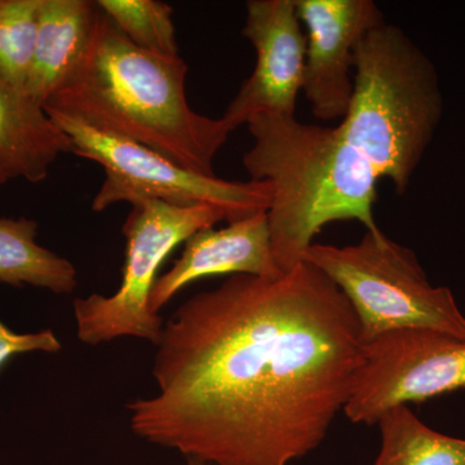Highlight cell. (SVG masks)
<instances>
[{"mask_svg": "<svg viewBox=\"0 0 465 465\" xmlns=\"http://www.w3.org/2000/svg\"><path fill=\"white\" fill-rule=\"evenodd\" d=\"M99 7L90 0H42L25 94L45 108L90 48Z\"/></svg>", "mask_w": 465, "mask_h": 465, "instance_id": "7c38bea8", "label": "cell"}, {"mask_svg": "<svg viewBox=\"0 0 465 465\" xmlns=\"http://www.w3.org/2000/svg\"><path fill=\"white\" fill-rule=\"evenodd\" d=\"M362 345L353 308L316 266L231 275L163 324L158 391L128 403L131 430L211 465H293L344 410Z\"/></svg>", "mask_w": 465, "mask_h": 465, "instance_id": "6da1fadb", "label": "cell"}, {"mask_svg": "<svg viewBox=\"0 0 465 465\" xmlns=\"http://www.w3.org/2000/svg\"><path fill=\"white\" fill-rule=\"evenodd\" d=\"M223 274H282L272 252L266 213L228 223L219 231L208 228L193 234L185 242L182 256L153 287L150 311L158 314L183 287L201 278Z\"/></svg>", "mask_w": 465, "mask_h": 465, "instance_id": "8fae6325", "label": "cell"}, {"mask_svg": "<svg viewBox=\"0 0 465 465\" xmlns=\"http://www.w3.org/2000/svg\"><path fill=\"white\" fill-rule=\"evenodd\" d=\"M97 7L136 47L179 56L173 8L159 0H99Z\"/></svg>", "mask_w": 465, "mask_h": 465, "instance_id": "2e32d148", "label": "cell"}, {"mask_svg": "<svg viewBox=\"0 0 465 465\" xmlns=\"http://www.w3.org/2000/svg\"><path fill=\"white\" fill-rule=\"evenodd\" d=\"M186 465H211V464L206 463V461L200 460V459L188 458V459H186Z\"/></svg>", "mask_w": 465, "mask_h": 465, "instance_id": "d6986e66", "label": "cell"}, {"mask_svg": "<svg viewBox=\"0 0 465 465\" xmlns=\"http://www.w3.org/2000/svg\"><path fill=\"white\" fill-rule=\"evenodd\" d=\"M42 0H0V79L25 92Z\"/></svg>", "mask_w": 465, "mask_h": 465, "instance_id": "e0dca14e", "label": "cell"}, {"mask_svg": "<svg viewBox=\"0 0 465 465\" xmlns=\"http://www.w3.org/2000/svg\"><path fill=\"white\" fill-rule=\"evenodd\" d=\"M302 25L295 0L246 3L242 33L255 50L256 63L222 116L232 131L258 114L295 115L307 56Z\"/></svg>", "mask_w": 465, "mask_h": 465, "instance_id": "9c48e42d", "label": "cell"}, {"mask_svg": "<svg viewBox=\"0 0 465 465\" xmlns=\"http://www.w3.org/2000/svg\"><path fill=\"white\" fill-rule=\"evenodd\" d=\"M61 349L63 344L58 341L54 330L45 329L38 332L18 333L0 321V370L18 354L32 353V351L58 353Z\"/></svg>", "mask_w": 465, "mask_h": 465, "instance_id": "ac0fdd59", "label": "cell"}, {"mask_svg": "<svg viewBox=\"0 0 465 465\" xmlns=\"http://www.w3.org/2000/svg\"><path fill=\"white\" fill-rule=\"evenodd\" d=\"M442 112L432 61L401 27H371L358 43L353 96L338 127L397 194L409 188Z\"/></svg>", "mask_w": 465, "mask_h": 465, "instance_id": "277c9868", "label": "cell"}, {"mask_svg": "<svg viewBox=\"0 0 465 465\" xmlns=\"http://www.w3.org/2000/svg\"><path fill=\"white\" fill-rule=\"evenodd\" d=\"M378 425L381 442L374 465H465V440L437 432L407 406L391 410Z\"/></svg>", "mask_w": 465, "mask_h": 465, "instance_id": "9a60e30c", "label": "cell"}, {"mask_svg": "<svg viewBox=\"0 0 465 465\" xmlns=\"http://www.w3.org/2000/svg\"><path fill=\"white\" fill-rule=\"evenodd\" d=\"M304 262L344 293L362 342L399 330H432L465 341V316L451 290L433 286L414 251L382 232H366L351 246L312 244Z\"/></svg>", "mask_w": 465, "mask_h": 465, "instance_id": "5b68a950", "label": "cell"}, {"mask_svg": "<svg viewBox=\"0 0 465 465\" xmlns=\"http://www.w3.org/2000/svg\"><path fill=\"white\" fill-rule=\"evenodd\" d=\"M253 143L243 166L272 185L266 219L281 273L304 262L324 226L357 220L381 232L374 216L378 173L336 127L302 124L295 115L258 114L247 122Z\"/></svg>", "mask_w": 465, "mask_h": 465, "instance_id": "3957f363", "label": "cell"}, {"mask_svg": "<svg viewBox=\"0 0 465 465\" xmlns=\"http://www.w3.org/2000/svg\"><path fill=\"white\" fill-rule=\"evenodd\" d=\"M35 220L0 219V283L39 287L56 295L74 292L76 269L69 260L36 242Z\"/></svg>", "mask_w": 465, "mask_h": 465, "instance_id": "5bb4252c", "label": "cell"}, {"mask_svg": "<svg viewBox=\"0 0 465 465\" xmlns=\"http://www.w3.org/2000/svg\"><path fill=\"white\" fill-rule=\"evenodd\" d=\"M45 112L69 137L72 154L105 170L103 185L92 201L94 213L121 202L155 200L183 207L208 204L222 210L226 222L232 223L266 213L271 206L273 192L269 183L229 182L195 173L154 150L103 133L75 116L52 109Z\"/></svg>", "mask_w": 465, "mask_h": 465, "instance_id": "8992f818", "label": "cell"}, {"mask_svg": "<svg viewBox=\"0 0 465 465\" xmlns=\"http://www.w3.org/2000/svg\"><path fill=\"white\" fill-rule=\"evenodd\" d=\"M9 182V180L7 179V177L5 176V174H3L2 173H0V185H3V183H5Z\"/></svg>", "mask_w": 465, "mask_h": 465, "instance_id": "ffe728a7", "label": "cell"}, {"mask_svg": "<svg viewBox=\"0 0 465 465\" xmlns=\"http://www.w3.org/2000/svg\"><path fill=\"white\" fill-rule=\"evenodd\" d=\"M220 222H226L225 213L208 204L183 207L155 200L133 204L122 229L127 246L121 286L113 295L92 293L73 302L79 341L99 345L137 338L157 347L164 322L150 311L149 300L159 268L193 234Z\"/></svg>", "mask_w": 465, "mask_h": 465, "instance_id": "52a82bcc", "label": "cell"}, {"mask_svg": "<svg viewBox=\"0 0 465 465\" xmlns=\"http://www.w3.org/2000/svg\"><path fill=\"white\" fill-rule=\"evenodd\" d=\"M72 152L69 137L45 109L0 79V173L42 183L58 157Z\"/></svg>", "mask_w": 465, "mask_h": 465, "instance_id": "4fadbf2b", "label": "cell"}, {"mask_svg": "<svg viewBox=\"0 0 465 465\" xmlns=\"http://www.w3.org/2000/svg\"><path fill=\"white\" fill-rule=\"evenodd\" d=\"M307 29L302 88L321 121L347 115L354 84V54L371 27L384 21L372 0H295Z\"/></svg>", "mask_w": 465, "mask_h": 465, "instance_id": "30bf717a", "label": "cell"}, {"mask_svg": "<svg viewBox=\"0 0 465 465\" xmlns=\"http://www.w3.org/2000/svg\"><path fill=\"white\" fill-rule=\"evenodd\" d=\"M465 390V341L432 330H399L363 342L344 410L356 424H378L391 410Z\"/></svg>", "mask_w": 465, "mask_h": 465, "instance_id": "ba28073f", "label": "cell"}, {"mask_svg": "<svg viewBox=\"0 0 465 465\" xmlns=\"http://www.w3.org/2000/svg\"><path fill=\"white\" fill-rule=\"evenodd\" d=\"M188 72L180 56L136 47L99 8L84 61L45 108L146 146L193 173L216 176L213 161L232 131L224 119L193 110Z\"/></svg>", "mask_w": 465, "mask_h": 465, "instance_id": "7a4b0ae2", "label": "cell"}]
</instances>
